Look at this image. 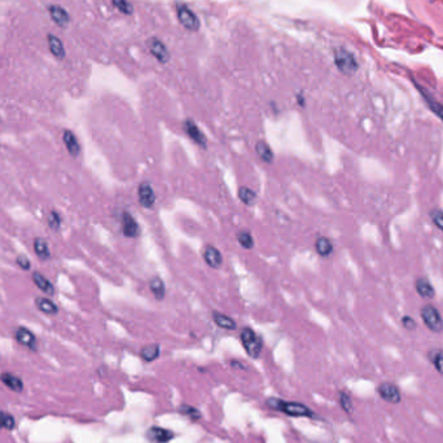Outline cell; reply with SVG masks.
Masks as SVG:
<instances>
[{
  "label": "cell",
  "mask_w": 443,
  "mask_h": 443,
  "mask_svg": "<svg viewBox=\"0 0 443 443\" xmlns=\"http://www.w3.org/2000/svg\"><path fill=\"white\" fill-rule=\"evenodd\" d=\"M267 406L275 411L282 412L292 417H315V412L306 404L299 403V402H289V400L278 399V398H270L267 399Z\"/></svg>",
  "instance_id": "6da1fadb"
},
{
  "label": "cell",
  "mask_w": 443,
  "mask_h": 443,
  "mask_svg": "<svg viewBox=\"0 0 443 443\" xmlns=\"http://www.w3.org/2000/svg\"><path fill=\"white\" fill-rule=\"evenodd\" d=\"M240 340L249 357L253 359L261 357L263 350V338L254 329L249 327L243 328V330L240 332Z\"/></svg>",
  "instance_id": "7a4b0ae2"
},
{
  "label": "cell",
  "mask_w": 443,
  "mask_h": 443,
  "mask_svg": "<svg viewBox=\"0 0 443 443\" xmlns=\"http://www.w3.org/2000/svg\"><path fill=\"white\" fill-rule=\"evenodd\" d=\"M420 315L423 319L424 324L427 329L434 332V333H442L443 332V319L437 310V307L433 305H425L421 307Z\"/></svg>",
  "instance_id": "3957f363"
},
{
  "label": "cell",
  "mask_w": 443,
  "mask_h": 443,
  "mask_svg": "<svg viewBox=\"0 0 443 443\" xmlns=\"http://www.w3.org/2000/svg\"><path fill=\"white\" fill-rule=\"evenodd\" d=\"M377 394L381 399L390 404H398L402 400V394H400L399 388L394 382H389V381L381 382L377 386Z\"/></svg>",
  "instance_id": "277c9868"
},
{
  "label": "cell",
  "mask_w": 443,
  "mask_h": 443,
  "mask_svg": "<svg viewBox=\"0 0 443 443\" xmlns=\"http://www.w3.org/2000/svg\"><path fill=\"white\" fill-rule=\"evenodd\" d=\"M137 198H139V204L141 208L144 209H153L156 204V193L153 191V187L149 181H141L139 187H137Z\"/></svg>",
  "instance_id": "5b68a950"
},
{
  "label": "cell",
  "mask_w": 443,
  "mask_h": 443,
  "mask_svg": "<svg viewBox=\"0 0 443 443\" xmlns=\"http://www.w3.org/2000/svg\"><path fill=\"white\" fill-rule=\"evenodd\" d=\"M184 131L193 143H196L197 145L202 147L204 149L208 148V139H206V135L201 131L200 127L196 125V122L193 121V119L188 118V119L184 122Z\"/></svg>",
  "instance_id": "8992f818"
},
{
  "label": "cell",
  "mask_w": 443,
  "mask_h": 443,
  "mask_svg": "<svg viewBox=\"0 0 443 443\" xmlns=\"http://www.w3.org/2000/svg\"><path fill=\"white\" fill-rule=\"evenodd\" d=\"M15 338L20 345L26 349L32 350V351H36L38 349V340H36L35 334L26 327H18L15 332Z\"/></svg>",
  "instance_id": "52a82bcc"
},
{
  "label": "cell",
  "mask_w": 443,
  "mask_h": 443,
  "mask_svg": "<svg viewBox=\"0 0 443 443\" xmlns=\"http://www.w3.org/2000/svg\"><path fill=\"white\" fill-rule=\"evenodd\" d=\"M122 233L129 239H136L140 235V226L130 212L122 213Z\"/></svg>",
  "instance_id": "ba28073f"
},
{
  "label": "cell",
  "mask_w": 443,
  "mask_h": 443,
  "mask_svg": "<svg viewBox=\"0 0 443 443\" xmlns=\"http://www.w3.org/2000/svg\"><path fill=\"white\" fill-rule=\"evenodd\" d=\"M202 258H204L205 263L212 268H220L223 264V255L220 253V250L218 247H215L214 245H206L202 251Z\"/></svg>",
  "instance_id": "9c48e42d"
},
{
  "label": "cell",
  "mask_w": 443,
  "mask_h": 443,
  "mask_svg": "<svg viewBox=\"0 0 443 443\" xmlns=\"http://www.w3.org/2000/svg\"><path fill=\"white\" fill-rule=\"evenodd\" d=\"M178 17H179V21L181 22V25L184 28L189 29V30H197L198 26H200V22L197 20L196 15L188 7H185V5H180L178 8Z\"/></svg>",
  "instance_id": "30bf717a"
},
{
  "label": "cell",
  "mask_w": 443,
  "mask_h": 443,
  "mask_svg": "<svg viewBox=\"0 0 443 443\" xmlns=\"http://www.w3.org/2000/svg\"><path fill=\"white\" fill-rule=\"evenodd\" d=\"M147 438L152 443H169L174 438V433L164 427H152L147 430Z\"/></svg>",
  "instance_id": "8fae6325"
},
{
  "label": "cell",
  "mask_w": 443,
  "mask_h": 443,
  "mask_svg": "<svg viewBox=\"0 0 443 443\" xmlns=\"http://www.w3.org/2000/svg\"><path fill=\"white\" fill-rule=\"evenodd\" d=\"M63 140L71 157H78L79 154H81V144H79L75 133L73 131H70V130H65L63 133Z\"/></svg>",
  "instance_id": "7c38bea8"
},
{
  "label": "cell",
  "mask_w": 443,
  "mask_h": 443,
  "mask_svg": "<svg viewBox=\"0 0 443 443\" xmlns=\"http://www.w3.org/2000/svg\"><path fill=\"white\" fill-rule=\"evenodd\" d=\"M0 381H1V384L4 385L5 388H8L12 392H24V381L21 380L18 376H16V375H13V373L3 372L0 375Z\"/></svg>",
  "instance_id": "4fadbf2b"
},
{
  "label": "cell",
  "mask_w": 443,
  "mask_h": 443,
  "mask_svg": "<svg viewBox=\"0 0 443 443\" xmlns=\"http://www.w3.org/2000/svg\"><path fill=\"white\" fill-rule=\"evenodd\" d=\"M416 292L424 299H433L435 297V289L427 278H419L415 282Z\"/></svg>",
  "instance_id": "5bb4252c"
},
{
  "label": "cell",
  "mask_w": 443,
  "mask_h": 443,
  "mask_svg": "<svg viewBox=\"0 0 443 443\" xmlns=\"http://www.w3.org/2000/svg\"><path fill=\"white\" fill-rule=\"evenodd\" d=\"M32 280L33 282L35 284V286L40 292H43L44 294H47V295H53L55 294V286L51 282V280H48L43 274H40L38 271L35 272H33L32 275Z\"/></svg>",
  "instance_id": "9a60e30c"
},
{
  "label": "cell",
  "mask_w": 443,
  "mask_h": 443,
  "mask_svg": "<svg viewBox=\"0 0 443 443\" xmlns=\"http://www.w3.org/2000/svg\"><path fill=\"white\" fill-rule=\"evenodd\" d=\"M336 64L341 69V71L347 73V74H351L357 69V63H355L353 56H350L349 53H345V52H340L336 56Z\"/></svg>",
  "instance_id": "2e32d148"
},
{
  "label": "cell",
  "mask_w": 443,
  "mask_h": 443,
  "mask_svg": "<svg viewBox=\"0 0 443 443\" xmlns=\"http://www.w3.org/2000/svg\"><path fill=\"white\" fill-rule=\"evenodd\" d=\"M255 153L259 157L261 161H263L264 164H272L274 162L275 154L271 149V147L267 144L264 140H258L255 143Z\"/></svg>",
  "instance_id": "e0dca14e"
},
{
  "label": "cell",
  "mask_w": 443,
  "mask_h": 443,
  "mask_svg": "<svg viewBox=\"0 0 443 443\" xmlns=\"http://www.w3.org/2000/svg\"><path fill=\"white\" fill-rule=\"evenodd\" d=\"M148 285H149V289L150 292H152V294L154 295V298L157 299V301H162V299L165 298L166 285L161 276L156 275L153 278H150Z\"/></svg>",
  "instance_id": "ac0fdd59"
},
{
  "label": "cell",
  "mask_w": 443,
  "mask_h": 443,
  "mask_svg": "<svg viewBox=\"0 0 443 443\" xmlns=\"http://www.w3.org/2000/svg\"><path fill=\"white\" fill-rule=\"evenodd\" d=\"M212 318L214 320L216 326L222 328V329L226 330H235L237 328V324L232 318H230L228 315L223 314V312H219V311H213L212 312Z\"/></svg>",
  "instance_id": "d6986e66"
},
{
  "label": "cell",
  "mask_w": 443,
  "mask_h": 443,
  "mask_svg": "<svg viewBox=\"0 0 443 443\" xmlns=\"http://www.w3.org/2000/svg\"><path fill=\"white\" fill-rule=\"evenodd\" d=\"M36 309L46 315H56L59 312V307L51 298L47 297H36L35 298Z\"/></svg>",
  "instance_id": "ffe728a7"
},
{
  "label": "cell",
  "mask_w": 443,
  "mask_h": 443,
  "mask_svg": "<svg viewBox=\"0 0 443 443\" xmlns=\"http://www.w3.org/2000/svg\"><path fill=\"white\" fill-rule=\"evenodd\" d=\"M333 244L326 236H320L315 240V250L320 257H329L333 253Z\"/></svg>",
  "instance_id": "44dd1931"
},
{
  "label": "cell",
  "mask_w": 443,
  "mask_h": 443,
  "mask_svg": "<svg viewBox=\"0 0 443 443\" xmlns=\"http://www.w3.org/2000/svg\"><path fill=\"white\" fill-rule=\"evenodd\" d=\"M160 354H161V347L158 344H150V345H147L144 347H141L140 350V357L143 361H154L156 359L160 358Z\"/></svg>",
  "instance_id": "7402d4cb"
},
{
  "label": "cell",
  "mask_w": 443,
  "mask_h": 443,
  "mask_svg": "<svg viewBox=\"0 0 443 443\" xmlns=\"http://www.w3.org/2000/svg\"><path fill=\"white\" fill-rule=\"evenodd\" d=\"M417 88H419L420 92H421V95H423V98H425V101H427V106H429V109H430L431 112H433V113H434L435 115H437V117H438L439 119L443 122V105L442 104H439L435 98H431L430 95H427V91L423 90L421 87L417 86Z\"/></svg>",
  "instance_id": "603a6c76"
},
{
  "label": "cell",
  "mask_w": 443,
  "mask_h": 443,
  "mask_svg": "<svg viewBox=\"0 0 443 443\" xmlns=\"http://www.w3.org/2000/svg\"><path fill=\"white\" fill-rule=\"evenodd\" d=\"M34 251H35L36 257L40 261H48L51 258V253H49V247H48L47 241L42 237H36L34 240Z\"/></svg>",
  "instance_id": "cb8c5ba5"
},
{
  "label": "cell",
  "mask_w": 443,
  "mask_h": 443,
  "mask_svg": "<svg viewBox=\"0 0 443 443\" xmlns=\"http://www.w3.org/2000/svg\"><path fill=\"white\" fill-rule=\"evenodd\" d=\"M237 196H239L240 201L243 202L244 205H246V206H253L255 204V201H257V193L255 191H253L249 187H240L239 191H237Z\"/></svg>",
  "instance_id": "d4e9b609"
},
{
  "label": "cell",
  "mask_w": 443,
  "mask_h": 443,
  "mask_svg": "<svg viewBox=\"0 0 443 443\" xmlns=\"http://www.w3.org/2000/svg\"><path fill=\"white\" fill-rule=\"evenodd\" d=\"M148 46H149L152 53H153L161 63H166V61L169 60V53H167L165 46H164L161 42H158V40L156 39H152L149 43H148Z\"/></svg>",
  "instance_id": "484cf974"
},
{
  "label": "cell",
  "mask_w": 443,
  "mask_h": 443,
  "mask_svg": "<svg viewBox=\"0 0 443 443\" xmlns=\"http://www.w3.org/2000/svg\"><path fill=\"white\" fill-rule=\"evenodd\" d=\"M236 239H237L240 246L246 249V250H251L254 247V237L250 233V231H247V230H241V231L237 232Z\"/></svg>",
  "instance_id": "4316f807"
},
{
  "label": "cell",
  "mask_w": 443,
  "mask_h": 443,
  "mask_svg": "<svg viewBox=\"0 0 443 443\" xmlns=\"http://www.w3.org/2000/svg\"><path fill=\"white\" fill-rule=\"evenodd\" d=\"M427 358H429V361H430V363L433 364V367L437 369V372L443 375V350H430L429 354H427Z\"/></svg>",
  "instance_id": "83f0119b"
},
{
  "label": "cell",
  "mask_w": 443,
  "mask_h": 443,
  "mask_svg": "<svg viewBox=\"0 0 443 443\" xmlns=\"http://www.w3.org/2000/svg\"><path fill=\"white\" fill-rule=\"evenodd\" d=\"M16 427V419L12 413L0 410V429L13 430Z\"/></svg>",
  "instance_id": "f1b7e54d"
},
{
  "label": "cell",
  "mask_w": 443,
  "mask_h": 443,
  "mask_svg": "<svg viewBox=\"0 0 443 443\" xmlns=\"http://www.w3.org/2000/svg\"><path fill=\"white\" fill-rule=\"evenodd\" d=\"M49 13L53 17V20H55L56 24H59L60 26H65L69 22V16H67V13L65 9L60 8V7H51L49 8Z\"/></svg>",
  "instance_id": "f546056e"
},
{
  "label": "cell",
  "mask_w": 443,
  "mask_h": 443,
  "mask_svg": "<svg viewBox=\"0 0 443 443\" xmlns=\"http://www.w3.org/2000/svg\"><path fill=\"white\" fill-rule=\"evenodd\" d=\"M179 412L183 416H187L188 419H191L192 421H197L201 419V412L195 407H191L188 404H181L179 407Z\"/></svg>",
  "instance_id": "4dcf8cb0"
},
{
  "label": "cell",
  "mask_w": 443,
  "mask_h": 443,
  "mask_svg": "<svg viewBox=\"0 0 443 443\" xmlns=\"http://www.w3.org/2000/svg\"><path fill=\"white\" fill-rule=\"evenodd\" d=\"M338 402H340V406L342 407V410L346 412V413H353L354 407H353V400L350 398V395L346 392H341L340 393V395H338Z\"/></svg>",
  "instance_id": "1f68e13d"
},
{
  "label": "cell",
  "mask_w": 443,
  "mask_h": 443,
  "mask_svg": "<svg viewBox=\"0 0 443 443\" xmlns=\"http://www.w3.org/2000/svg\"><path fill=\"white\" fill-rule=\"evenodd\" d=\"M61 223H63L61 215L56 210H52L49 213V215H48V227L53 230V231H59L60 227H61Z\"/></svg>",
  "instance_id": "d6a6232c"
},
{
  "label": "cell",
  "mask_w": 443,
  "mask_h": 443,
  "mask_svg": "<svg viewBox=\"0 0 443 443\" xmlns=\"http://www.w3.org/2000/svg\"><path fill=\"white\" fill-rule=\"evenodd\" d=\"M49 49L55 56L57 57H63L64 56V46L63 43L60 42L59 38H56V36L51 35L49 36Z\"/></svg>",
  "instance_id": "836d02e7"
},
{
  "label": "cell",
  "mask_w": 443,
  "mask_h": 443,
  "mask_svg": "<svg viewBox=\"0 0 443 443\" xmlns=\"http://www.w3.org/2000/svg\"><path fill=\"white\" fill-rule=\"evenodd\" d=\"M429 216H430L431 222L434 223L435 227L443 232V210H441V209H433L429 213Z\"/></svg>",
  "instance_id": "e575fe53"
},
{
  "label": "cell",
  "mask_w": 443,
  "mask_h": 443,
  "mask_svg": "<svg viewBox=\"0 0 443 443\" xmlns=\"http://www.w3.org/2000/svg\"><path fill=\"white\" fill-rule=\"evenodd\" d=\"M16 263L18 264V267H20V268H22L24 271H29V270H30V267H32L30 259H29L28 257H26L25 254L17 255Z\"/></svg>",
  "instance_id": "d590c367"
},
{
  "label": "cell",
  "mask_w": 443,
  "mask_h": 443,
  "mask_svg": "<svg viewBox=\"0 0 443 443\" xmlns=\"http://www.w3.org/2000/svg\"><path fill=\"white\" fill-rule=\"evenodd\" d=\"M402 326H403L407 330H413L416 328V322L413 320V318L406 315V316L402 318Z\"/></svg>",
  "instance_id": "8d00e7d4"
},
{
  "label": "cell",
  "mask_w": 443,
  "mask_h": 443,
  "mask_svg": "<svg viewBox=\"0 0 443 443\" xmlns=\"http://www.w3.org/2000/svg\"><path fill=\"white\" fill-rule=\"evenodd\" d=\"M114 3L118 5V9H121L122 12H125V13L131 12V9H130L131 7H130V4L126 3V0H114Z\"/></svg>",
  "instance_id": "74e56055"
}]
</instances>
